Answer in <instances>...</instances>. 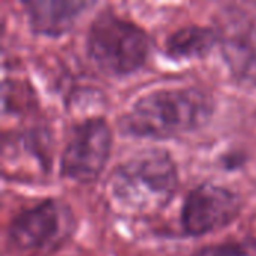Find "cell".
I'll use <instances>...</instances> for the list:
<instances>
[{"mask_svg":"<svg viewBox=\"0 0 256 256\" xmlns=\"http://www.w3.org/2000/svg\"><path fill=\"white\" fill-rule=\"evenodd\" d=\"M87 54L99 70L108 75H128L138 70L150 52V39L136 24L102 10L87 34Z\"/></svg>","mask_w":256,"mask_h":256,"instance_id":"3957f363","label":"cell"},{"mask_svg":"<svg viewBox=\"0 0 256 256\" xmlns=\"http://www.w3.org/2000/svg\"><path fill=\"white\" fill-rule=\"evenodd\" d=\"M178 174L171 156L159 148L142 150L118 165L110 180L112 200L134 214H153L174 196Z\"/></svg>","mask_w":256,"mask_h":256,"instance_id":"7a4b0ae2","label":"cell"},{"mask_svg":"<svg viewBox=\"0 0 256 256\" xmlns=\"http://www.w3.org/2000/svg\"><path fill=\"white\" fill-rule=\"evenodd\" d=\"M111 144L112 136L105 120L90 118L80 123L62 154V176L78 183L94 182L108 162Z\"/></svg>","mask_w":256,"mask_h":256,"instance_id":"277c9868","label":"cell"},{"mask_svg":"<svg viewBox=\"0 0 256 256\" xmlns=\"http://www.w3.org/2000/svg\"><path fill=\"white\" fill-rule=\"evenodd\" d=\"M218 33L201 26H186L166 39V54L176 60L202 58L214 46Z\"/></svg>","mask_w":256,"mask_h":256,"instance_id":"9c48e42d","label":"cell"},{"mask_svg":"<svg viewBox=\"0 0 256 256\" xmlns=\"http://www.w3.org/2000/svg\"><path fill=\"white\" fill-rule=\"evenodd\" d=\"M189 256H250V254L237 244H218L204 248Z\"/></svg>","mask_w":256,"mask_h":256,"instance_id":"30bf717a","label":"cell"},{"mask_svg":"<svg viewBox=\"0 0 256 256\" xmlns=\"http://www.w3.org/2000/svg\"><path fill=\"white\" fill-rule=\"evenodd\" d=\"M92 4L69 0H32L26 2L24 8L34 33L60 36L70 30L80 14Z\"/></svg>","mask_w":256,"mask_h":256,"instance_id":"52a82bcc","label":"cell"},{"mask_svg":"<svg viewBox=\"0 0 256 256\" xmlns=\"http://www.w3.org/2000/svg\"><path fill=\"white\" fill-rule=\"evenodd\" d=\"M212 114L213 100L201 88H165L140 98L122 117L120 128L132 136L172 138L202 128Z\"/></svg>","mask_w":256,"mask_h":256,"instance_id":"6da1fadb","label":"cell"},{"mask_svg":"<svg viewBox=\"0 0 256 256\" xmlns=\"http://www.w3.org/2000/svg\"><path fill=\"white\" fill-rule=\"evenodd\" d=\"M240 196L226 188L204 183L184 200L182 226L188 236H204L230 225L240 213Z\"/></svg>","mask_w":256,"mask_h":256,"instance_id":"5b68a950","label":"cell"},{"mask_svg":"<svg viewBox=\"0 0 256 256\" xmlns=\"http://www.w3.org/2000/svg\"><path fill=\"white\" fill-rule=\"evenodd\" d=\"M243 12H225V20L220 24V36L228 57L240 68H250L256 64V24Z\"/></svg>","mask_w":256,"mask_h":256,"instance_id":"ba28073f","label":"cell"},{"mask_svg":"<svg viewBox=\"0 0 256 256\" xmlns=\"http://www.w3.org/2000/svg\"><path fill=\"white\" fill-rule=\"evenodd\" d=\"M66 210L48 200L18 213L9 225V243L18 250H34L57 242L66 226Z\"/></svg>","mask_w":256,"mask_h":256,"instance_id":"8992f818","label":"cell"}]
</instances>
